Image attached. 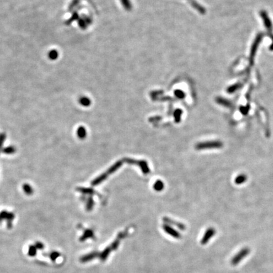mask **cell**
I'll list each match as a JSON object with an SVG mask.
<instances>
[{"label": "cell", "instance_id": "obj_1", "mask_svg": "<svg viewBox=\"0 0 273 273\" xmlns=\"http://www.w3.org/2000/svg\"><path fill=\"white\" fill-rule=\"evenodd\" d=\"M223 147V143L220 140H213L201 142L197 144L195 146L196 149L204 150V149H221Z\"/></svg>", "mask_w": 273, "mask_h": 273}, {"label": "cell", "instance_id": "obj_2", "mask_svg": "<svg viewBox=\"0 0 273 273\" xmlns=\"http://www.w3.org/2000/svg\"><path fill=\"white\" fill-rule=\"evenodd\" d=\"M250 252L249 248L245 247L242 248L232 258L231 260V264L233 266H236L240 263V262L243 260L246 256H247Z\"/></svg>", "mask_w": 273, "mask_h": 273}, {"label": "cell", "instance_id": "obj_3", "mask_svg": "<svg viewBox=\"0 0 273 273\" xmlns=\"http://www.w3.org/2000/svg\"><path fill=\"white\" fill-rule=\"evenodd\" d=\"M215 234H216V230L214 228L211 227V228H208L206 230L205 233H204V235L201 240V244L203 245L207 244L209 242L211 238L215 235Z\"/></svg>", "mask_w": 273, "mask_h": 273}, {"label": "cell", "instance_id": "obj_4", "mask_svg": "<svg viewBox=\"0 0 273 273\" xmlns=\"http://www.w3.org/2000/svg\"><path fill=\"white\" fill-rule=\"evenodd\" d=\"M14 218L15 214L13 213L5 211L0 213V222H2L3 220H6L8 224H12V221L14 220Z\"/></svg>", "mask_w": 273, "mask_h": 273}, {"label": "cell", "instance_id": "obj_5", "mask_svg": "<svg viewBox=\"0 0 273 273\" xmlns=\"http://www.w3.org/2000/svg\"><path fill=\"white\" fill-rule=\"evenodd\" d=\"M163 229H164V230L166 232V233L169 234L171 236L175 238H180L181 235H180V233L174 230V229H173V228L170 226L169 225H167V224L163 225Z\"/></svg>", "mask_w": 273, "mask_h": 273}, {"label": "cell", "instance_id": "obj_6", "mask_svg": "<svg viewBox=\"0 0 273 273\" xmlns=\"http://www.w3.org/2000/svg\"><path fill=\"white\" fill-rule=\"evenodd\" d=\"M99 254H98V252H91L88 254H86V255H84L83 257H82L80 259V261L83 263H87V262H89V261L93 260L96 257L99 256Z\"/></svg>", "mask_w": 273, "mask_h": 273}, {"label": "cell", "instance_id": "obj_7", "mask_svg": "<svg viewBox=\"0 0 273 273\" xmlns=\"http://www.w3.org/2000/svg\"><path fill=\"white\" fill-rule=\"evenodd\" d=\"M112 251H113V249L111 245L110 247L106 248L103 251V252L99 255L100 259L102 261H105L107 259V257L109 256V255H110V254L111 253V252H112Z\"/></svg>", "mask_w": 273, "mask_h": 273}, {"label": "cell", "instance_id": "obj_8", "mask_svg": "<svg viewBox=\"0 0 273 273\" xmlns=\"http://www.w3.org/2000/svg\"><path fill=\"white\" fill-rule=\"evenodd\" d=\"M247 180V176L245 174H240L235 179V183L236 185H241L244 183Z\"/></svg>", "mask_w": 273, "mask_h": 273}, {"label": "cell", "instance_id": "obj_9", "mask_svg": "<svg viewBox=\"0 0 273 273\" xmlns=\"http://www.w3.org/2000/svg\"><path fill=\"white\" fill-rule=\"evenodd\" d=\"M23 190L25 192V193L27 195H31L34 193V189L32 187L31 185H30L28 183H25L23 185Z\"/></svg>", "mask_w": 273, "mask_h": 273}, {"label": "cell", "instance_id": "obj_10", "mask_svg": "<svg viewBox=\"0 0 273 273\" xmlns=\"http://www.w3.org/2000/svg\"><path fill=\"white\" fill-rule=\"evenodd\" d=\"M94 238V233L92 230H87L84 232V235H82V236L80 238V241L84 242L85 241V240H87V238Z\"/></svg>", "mask_w": 273, "mask_h": 273}, {"label": "cell", "instance_id": "obj_11", "mask_svg": "<svg viewBox=\"0 0 273 273\" xmlns=\"http://www.w3.org/2000/svg\"><path fill=\"white\" fill-rule=\"evenodd\" d=\"M16 152V148L13 146H10L2 150V152L6 154H13Z\"/></svg>", "mask_w": 273, "mask_h": 273}, {"label": "cell", "instance_id": "obj_12", "mask_svg": "<svg viewBox=\"0 0 273 273\" xmlns=\"http://www.w3.org/2000/svg\"><path fill=\"white\" fill-rule=\"evenodd\" d=\"M217 102L219 103L220 104L223 105V106H226V107H230L232 106V103L230 101L226 100V99H223V98H221V97L217 98Z\"/></svg>", "mask_w": 273, "mask_h": 273}, {"label": "cell", "instance_id": "obj_13", "mask_svg": "<svg viewBox=\"0 0 273 273\" xmlns=\"http://www.w3.org/2000/svg\"><path fill=\"white\" fill-rule=\"evenodd\" d=\"M87 135V132H86V130L85 129L84 127H80L78 128L77 130V135L78 137L81 138L83 139L85 137V135Z\"/></svg>", "mask_w": 273, "mask_h": 273}, {"label": "cell", "instance_id": "obj_14", "mask_svg": "<svg viewBox=\"0 0 273 273\" xmlns=\"http://www.w3.org/2000/svg\"><path fill=\"white\" fill-rule=\"evenodd\" d=\"M261 16L264 20V23H265V25L267 27V28L270 29L271 27V21L269 19L268 17L267 16V14L265 12H262Z\"/></svg>", "mask_w": 273, "mask_h": 273}, {"label": "cell", "instance_id": "obj_15", "mask_svg": "<svg viewBox=\"0 0 273 273\" xmlns=\"http://www.w3.org/2000/svg\"><path fill=\"white\" fill-rule=\"evenodd\" d=\"M5 139H6V134L5 133L0 134V151H1V149L3 147V145L4 144V142H5Z\"/></svg>", "mask_w": 273, "mask_h": 273}, {"label": "cell", "instance_id": "obj_16", "mask_svg": "<svg viewBox=\"0 0 273 273\" xmlns=\"http://www.w3.org/2000/svg\"><path fill=\"white\" fill-rule=\"evenodd\" d=\"M154 189L156 190H161L163 189V183L161 181H158L154 185Z\"/></svg>", "mask_w": 273, "mask_h": 273}, {"label": "cell", "instance_id": "obj_17", "mask_svg": "<svg viewBox=\"0 0 273 273\" xmlns=\"http://www.w3.org/2000/svg\"><path fill=\"white\" fill-rule=\"evenodd\" d=\"M239 88V87L238 86H237V85H236V86H233V87H230V88L228 89V92H230V93H232V92H235L236 89H238Z\"/></svg>", "mask_w": 273, "mask_h": 273}, {"label": "cell", "instance_id": "obj_18", "mask_svg": "<svg viewBox=\"0 0 273 273\" xmlns=\"http://www.w3.org/2000/svg\"><path fill=\"white\" fill-rule=\"evenodd\" d=\"M240 111H241L242 114L246 115L248 112V107H243L240 109Z\"/></svg>", "mask_w": 273, "mask_h": 273}, {"label": "cell", "instance_id": "obj_19", "mask_svg": "<svg viewBox=\"0 0 273 273\" xmlns=\"http://www.w3.org/2000/svg\"><path fill=\"white\" fill-rule=\"evenodd\" d=\"M81 103H82L83 105H85V106L86 105V106H87V105H88V104H89V100H87V99H84V100L82 101Z\"/></svg>", "mask_w": 273, "mask_h": 273}, {"label": "cell", "instance_id": "obj_20", "mask_svg": "<svg viewBox=\"0 0 273 273\" xmlns=\"http://www.w3.org/2000/svg\"><path fill=\"white\" fill-rule=\"evenodd\" d=\"M271 49H273V44H272V45H271Z\"/></svg>", "mask_w": 273, "mask_h": 273}]
</instances>
